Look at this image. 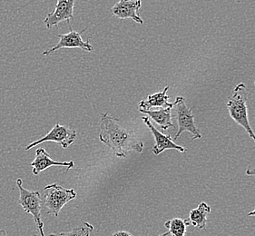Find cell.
I'll return each mask as SVG.
<instances>
[{
    "label": "cell",
    "instance_id": "cell-1",
    "mask_svg": "<svg viewBox=\"0 0 255 236\" xmlns=\"http://www.w3.org/2000/svg\"><path fill=\"white\" fill-rule=\"evenodd\" d=\"M99 139L118 157H127L130 151L136 153L143 152V142L133 132L124 128L118 118H113L108 113L104 114L101 118Z\"/></svg>",
    "mask_w": 255,
    "mask_h": 236
},
{
    "label": "cell",
    "instance_id": "cell-2",
    "mask_svg": "<svg viewBox=\"0 0 255 236\" xmlns=\"http://www.w3.org/2000/svg\"><path fill=\"white\" fill-rule=\"evenodd\" d=\"M247 100L248 92L246 89V86L244 83H240L235 87L234 94L228 99L226 107L231 118L245 129L246 133H248L251 138L255 142V133L253 128L251 127L248 118Z\"/></svg>",
    "mask_w": 255,
    "mask_h": 236
},
{
    "label": "cell",
    "instance_id": "cell-3",
    "mask_svg": "<svg viewBox=\"0 0 255 236\" xmlns=\"http://www.w3.org/2000/svg\"><path fill=\"white\" fill-rule=\"evenodd\" d=\"M76 197L77 193L74 189L53 184L45 187L42 205L46 208V214L57 217L62 208Z\"/></svg>",
    "mask_w": 255,
    "mask_h": 236
},
{
    "label": "cell",
    "instance_id": "cell-4",
    "mask_svg": "<svg viewBox=\"0 0 255 236\" xmlns=\"http://www.w3.org/2000/svg\"><path fill=\"white\" fill-rule=\"evenodd\" d=\"M16 185L19 189L20 197H19V205H20L26 214H31L34 217V221L36 223L37 229L40 233L41 236H45L44 234V224L41 219V208H42V198L40 193L37 191L27 190L23 187L22 180H16Z\"/></svg>",
    "mask_w": 255,
    "mask_h": 236
},
{
    "label": "cell",
    "instance_id": "cell-5",
    "mask_svg": "<svg viewBox=\"0 0 255 236\" xmlns=\"http://www.w3.org/2000/svg\"><path fill=\"white\" fill-rule=\"evenodd\" d=\"M172 109H174L178 123V131L174 137V140L178 139L179 136L184 132L192 133L193 139L202 138V134L200 133L199 129L195 125L192 108L186 106L185 100L183 97H178L176 98L175 102L173 104Z\"/></svg>",
    "mask_w": 255,
    "mask_h": 236
},
{
    "label": "cell",
    "instance_id": "cell-6",
    "mask_svg": "<svg viewBox=\"0 0 255 236\" xmlns=\"http://www.w3.org/2000/svg\"><path fill=\"white\" fill-rule=\"evenodd\" d=\"M87 28L83 29L81 32L75 31L70 26V31L67 34H56V36L59 38V41L56 46H53L49 50L43 52V56H49L54 52L58 51L63 48H79L83 51L93 52L95 50L94 46L90 44V39L87 41L83 40L82 34L87 31Z\"/></svg>",
    "mask_w": 255,
    "mask_h": 236
},
{
    "label": "cell",
    "instance_id": "cell-7",
    "mask_svg": "<svg viewBox=\"0 0 255 236\" xmlns=\"http://www.w3.org/2000/svg\"><path fill=\"white\" fill-rule=\"evenodd\" d=\"M77 138V132L73 129L68 128L67 126H63L60 123H57L55 127L52 129L46 136L35 141L26 146V150L28 151L36 145L42 144L44 142H56L60 144L63 148H67L71 145Z\"/></svg>",
    "mask_w": 255,
    "mask_h": 236
},
{
    "label": "cell",
    "instance_id": "cell-8",
    "mask_svg": "<svg viewBox=\"0 0 255 236\" xmlns=\"http://www.w3.org/2000/svg\"><path fill=\"white\" fill-rule=\"evenodd\" d=\"M77 0H56L55 9L48 13L44 20L47 29H51L54 26H58L64 21L74 20V7Z\"/></svg>",
    "mask_w": 255,
    "mask_h": 236
},
{
    "label": "cell",
    "instance_id": "cell-9",
    "mask_svg": "<svg viewBox=\"0 0 255 236\" xmlns=\"http://www.w3.org/2000/svg\"><path fill=\"white\" fill-rule=\"evenodd\" d=\"M142 6L141 0H119L111 8L113 16L118 19L130 18L140 25H143V20L139 15V9Z\"/></svg>",
    "mask_w": 255,
    "mask_h": 236
},
{
    "label": "cell",
    "instance_id": "cell-10",
    "mask_svg": "<svg viewBox=\"0 0 255 236\" xmlns=\"http://www.w3.org/2000/svg\"><path fill=\"white\" fill-rule=\"evenodd\" d=\"M143 121L147 125L148 128L150 129L151 133H153V137L155 139V144L152 149L153 154L155 155H159V154H162L164 150H168V149H174L181 153H184L187 151V149L175 144L172 140L170 134L168 135L163 134V133H161L160 131L155 128L152 122L150 121L149 118L143 117Z\"/></svg>",
    "mask_w": 255,
    "mask_h": 236
},
{
    "label": "cell",
    "instance_id": "cell-11",
    "mask_svg": "<svg viewBox=\"0 0 255 236\" xmlns=\"http://www.w3.org/2000/svg\"><path fill=\"white\" fill-rule=\"evenodd\" d=\"M74 162H58L51 159L49 154H47L46 149L38 148L36 151V158L31 163V166L33 167L32 173L33 175H38L41 172L51 167V166H61L67 167V169H71L74 167Z\"/></svg>",
    "mask_w": 255,
    "mask_h": 236
},
{
    "label": "cell",
    "instance_id": "cell-12",
    "mask_svg": "<svg viewBox=\"0 0 255 236\" xmlns=\"http://www.w3.org/2000/svg\"><path fill=\"white\" fill-rule=\"evenodd\" d=\"M169 87H165L162 92L149 95L146 99L139 103V110H150L152 108H173V104L169 103L167 91Z\"/></svg>",
    "mask_w": 255,
    "mask_h": 236
},
{
    "label": "cell",
    "instance_id": "cell-13",
    "mask_svg": "<svg viewBox=\"0 0 255 236\" xmlns=\"http://www.w3.org/2000/svg\"><path fill=\"white\" fill-rule=\"evenodd\" d=\"M139 111L141 113L147 115L148 117L152 118L155 123L160 125V127L163 131L174 126L171 118L172 108H162L156 111H152V110H139Z\"/></svg>",
    "mask_w": 255,
    "mask_h": 236
},
{
    "label": "cell",
    "instance_id": "cell-14",
    "mask_svg": "<svg viewBox=\"0 0 255 236\" xmlns=\"http://www.w3.org/2000/svg\"><path fill=\"white\" fill-rule=\"evenodd\" d=\"M211 213V207L206 203H201L196 209L189 213V220L192 226L198 229H205L208 222L207 217Z\"/></svg>",
    "mask_w": 255,
    "mask_h": 236
},
{
    "label": "cell",
    "instance_id": "cell-15",
    "mask_svg": "<svg viewBox=\"0 0 255 236\" xmlns=\"http://www.w3.org/2000/svg\"><path fill=\"white\" fill-rule=\"evenodd\" d=\"M189 220H183L180 218L169 220L164 223V227H166L168 231L159 236H185L186 227L189 226Z\"/></svg>",
    "mask_w": 255,
    "mask_h": 236
},
{
    "label": "cell",
    "instance_id": "cell-16",
    "mask_svg": "<svg viewBox=\"0 0 255 236\" xmlns=\"http://www.w3.org/2000/svg\"><path fill=\"white\" fill-rule=\"evenodd\" d=\"M94 230V227L89 223H83L79 227L73 229L68 233H57V234H50L49 236H90V234Z\"/></svg>",
    "mask_w": 255,
    "mask_h": 236
},
{
    "label": "cell",
    "instance_id": "cell-17",
    "mask_svg": "<svg viewBox=\"0 0 255 236\" xmlns=\"http://www.w3.org/2000/svg\"><path fill=\"white\" fill-rule=\"evenodd\" d=\"M112 236H133V235H131L130 233L128 232L121 231L118 232L116 234H114Z\"/></svg>",
    "mask_w": 255,
    "mask_h": 236
},
{
    "label": "cell",
    "instance_id": "cell-18",
    "mask_svg": "<svg viewBox=\"0 0 255 236\" xmlns=\"http://www.w3.org/2000/svg\"><path fill=\"white\" fill-rule=\"evenodd\" d=\"M245 174L247 175H255V168L249 167L245 171Z\"/></svg>",
    "mask_w": 255,
    "mask_h": 236
},
{
    "label": "cell",
    "instance_id": "cell-19",
    "mask_svg": "<svg viewBox=\"0 0 255 236\" xmlns=\"http://www.w3.org/2000/svg\"><path fill=\"white\" fill-rule=\"evenodd\" d=\"M0 236H7V233L5 230H0Z\"/></svg>",
    "mask_w": 255,
    "mask_h": 236
},
{
    "label": "cell",
    "instance_id": "cell-20",
    "mask_svg": "<svg viewBox=\"0 0 255 236\" xmlns=\"http://www.w3.org/2000/svg\"><path fill=\"white\" fill-rule=\"evenodd\" d=\"M248 216H255V210L252 211V212H250V213L248 214Z\"/></svg>",
    "mask_w": 255,
    "mask_h": 236
},
{
    "label": "cell",
    "instance_id": "cell-21",
    "mask_svg": "<svg viewBox=\"0 0 255 236\" xmlns=\"http://www.w3.org/2000/svg\"></svg>",
    "mask_w": 255,
    "mask_h": 236
}]
</instances>
